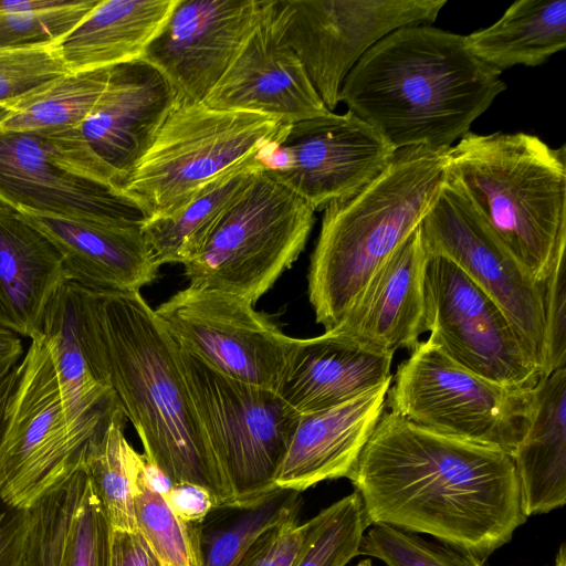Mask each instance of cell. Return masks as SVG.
Masks as SVG:
<instances>
[{"mask_svg":"<svg viewBox=\"0 0 566 566\" xmlns=\"http://www.w3.org/2000/svg\"><path fill=\"white\" fill-rule=\"evenodd\" d=\"M177 103L167 80L138 59L111 67L103 94L77 130L122 182L149 149Z\"/></svg>","mask_w":566,"mask_h":566,"instance_id":"ffe728a7","label":"cell"},{"mask_svg":"<svg viewBox=\"0 0 566 566\" xmlns=\"http://www.w3.org/2000/svg\"><path fill=\"white\" fill-rule=\"evenodd\" d=\"M306 522L290 517L260 536L238 566H291L298 554L305 534Z\"/></svg>","mask_w":566,"mask_h":566,"instance_id":"60d3db41","label":"cell"},{"mask_svg":"<svg viewBox=\"0 0 566 566\" xmlns=\"http://www.w3.org/2000/svg\"><path fill=\"white\" fill-rule=\"evenodd\" d=\"M65 280L54 244L20 211L0 202V324L40 339L46 306Z\"/></svg>","mask_w":566,"mask_h":566,"instance_id":"484cf974","label":"cell"},{"mask_svg":"<svg viewBox=\"0 0 566 566\" xmlns=\"http://www.w3.org/2000/svg\"><path fill=\"white\" fill-rule=\"evenodd\" d=\"M465 35L430 24L399 28L374 44L345 77L339 102L395 150L451 148L506 90Z\"/></svg>","mask_w":566,"mask_h":566,"instance_id":"7a4b0ae2","label":"cell"},{"mask_svg":"<svg viewBox=\"0 0 566 566\" xmlns=\"http://www.w3.org/2000/svg\"><path fill=\"white\" fill-rule=\"evenodd\" d=\"M532 397L533 389L509 388L464 369L427 339L399 365L386 402L420 427L512 457Z\"/></svg>","mask_w":566,"mask_h":566,"instance_id":"30bf717a","label":"cell"},{"mask_svg":"<svg viewBox=\"0 0 566 566\" xmlns=\"http://www.w3.org/2000/svg\"><path fill=\"white\" fill-rule=\"evenodd\" d=\"M172 512L185 523L201 522L216 507L211 493L205 488L188 483H174L164 497Z\"/></svg>","mask_w":566,"mask_h":566,"instance_id":"b9f144b4","label":"cell"},{"mask_svg":"<svg viewBox=\"0 0 566 566\" xmlns=\"http://www.w3.org/2000/svg\"><path fill=\"white\" fill-rule=\"evenodd\" d=\"M419 228L429 256L451 260L503 310L543 377V282L535 281L500 243L448 172Z\"/></svg>","mask_w":566,"mask_h":566,"instance_id":"5bb4252c","label":"cell"},{"mask_svg":"<svg viewBox=\"0 0 566 566\" xmlns=\"http://www.w3.org/2000/svg\"><path fill=\"white\" fill-rule=\"evenodd\" d=\"M469 49L503 72L537 66L566 48V0H518L493 24L465 35Z\"/></svg>","mask_w":566,"mask_h":566,"instance_id":"f546056e","label":"cell"},{"mask_svg":"<svg viewBox=\"0 0 566 566\" xmlns=\"http://www.w3.org/2000/svg\"><path fill=\"white\" fill-rule=\"evenodd\" d=\"M111 67L67 72L13 106L2 132L54 134L78 128L103 94Z\"/></svg>","mask_w":566,"mask_h":566,"instance_id":"d6a6232c","label":"cell"},{"mask_svg":"<svg viewBox=\"0 0 566 566\" xmlns=\"http://www.w3.org/2000/svg\"><path fill=\"white\" fill-rule=\"evenodd\" d=\"M395 153L350 111L329 112L292 124L263 159V171L321 211L373 181Z\"/></svg>","mask_w":566,"mask_h":566,"instance_id":"2e32d148","label":"cell"},{"mask_svg":"<svg viewBox=\"0 0 566 566\" xmlns=\"http://www.w3.org/2000/svg\"><path fill=\"white\" fill-rule=\"evenodd\" d=\"M356 566H373L371 560L369 558L360 560Z\"/></svg>","mask_w":566,"mask_h":566,"instance_id":"c3c4849f","label":"cell"},{"mask_svg":"<svg viewBox=\"0 0 566 566\" xmlns=\"http://www.w3.org/2000/svg\"><path fill=\"white\" fill-rule=\"evenodd\" d=\"M306 525L302 547L291 566H345L359 555L369 527L357 492L322 510Z\"/></svg>","mask_w":566,"mask_h":566,"instance_id":"e575fe53","label":"cell"},{"mask_svg":"<svg viewBox=\"0 0 566 566\" xmlns=\"http://www.w3.org/2000/svg\"><path fill=\"white\" fill-rule=\"evenodd\" d=\"M0 202L69 220L117 226L147 220L122 191L90 178L57 134L0 130Z\"/></svg>","mask_w":566,"mask_h":566,"instance_id":"9a60e30c","label":"cell"},{"mask_svg":"<svg viewBox=\"0 0 566 566\" xmlns=\"http://www.w3.org/2000/svg\"><path fill=\"white\" fill-rule=\"evenodd\" d=\"M126 419L119 405L90 441L84 468L113 530L137 531L135 479L145 457L125 438Z\"/></svg>","mask_w":566,"mask_h":566,"instance_id":"1f68e13d","label":"cell"},{"mask_svg":"<svg viewBox=\"0 0 566 566\" xmlns=\"http://www.w3.org/2000/svg\"><path fill=\"white\" fill-rule=\"evenodd\" d=\"M42 339L70 418L77 424L105 422L119 402L109 384L96 291L65 280L46 306Z\"/></svg>","mask_w":566,"mask_h":566,"instance_id":"d6986e66","label":"cell"},{"mask_svg":"<svg viewBox=\"0 0 566 566\" xmlns=\"http://www.w3.org/2000/svg\"><path fill=\"white\" fill-rule=\"evenodd\" d=\"M359 555L387 566H482L470 554L446 544L427 542L415 533L376 524L364 533Z\"/></svg>","mask_w":566,"mask_h":566,"instance_id":"8d00e7d4","label":"cell"},{"mask_svg":"<svg viewBox=\"0 0 566 566\" xmlns=\"http://www.w3.org/2000/svg\"><path fill=\"white\" fill-rule=\"evenodd\" d=\"M266 156L251 158L205 185L175 213L148 219L142 231L156 262L187 264L202 250L209 235L264 167Z\"/></svg>","mask_w":566,"mask_h":566,"instance_id":"f1b7e54d","label":"cell"},{"mask_svg":"<svg viewBox=\"0 0 566 566\" xmlns=\"http://www.w3.org/2000/svg\"><path fill=\"white\" fill-rule=\"evenodd\" d=\"M145 460L135 479L137 528L166 566H197L190 526L148 486L143 475Z\"/></svg>","mask_w":566,"mask_h":566,"instance_id":"d590c367","label":"cell"},{"mask_svg":"<svg viewBox=\"0 0 566 566\" xmlns=\"http://www.w3.org/2000/svg\"><path fill=\"white\" fill-rule=\"evenodd\" d=\"M429 254L420 228L373 274L329 332L359 346L394 355L410 350L423 329V284Z\"/></svg>","mask_w":566,"mask_h":566,"instance_id":"44dd1931","label":"cell"},{"mask_svg":"<svg viewBox=\"0 0 566 566\" xmlns=\"http://www.w3.org/2000/svg\"><path fill=\"white\" fill-rule=\"evenodd\" d=\"M315 211L263 169L185 264L191 284L255 304L298 259Z\"/></svg>","mask_w":566,"mask_h":566,"instance_id":"52a82bcc","label":"cell"},{"mask_svg":"<svg viewBox=\"0 0 566 566\" xmlns=\"http://www.w3.org/2000/svg\"><path fill=\"white\" fill-rule=\"evenodd\" d=\"M11 108L6 106H0V124L2 120L7 117V115L10 113Z\"/></svg>","mask_w":566,"mask_h":566,"instance_id":"7dc6e473","label":"cell"},{"mask_svg":"<svg viewBox=\"0 0 566 566\" xmlns=\"http://www.w3.org/2000/svg\"><path fill=\"white\" fill-rule=\"evenodd\" d=\"M99 0H0V51L54 45Z\"/></svg>","mask_w":566,"mask_h":566,"instance_id":"836d02e7","label":"cell"},{"mask_svg":"<svg viewBox=\"0 0 566 566\" xmlns=\"http://www.w3.org/2000/svg\"><path fill=\"white\" fill-rule=\"evenodd\" d=\"M290 126L254 113L177 103L118 190L147 220L170 216L222 172L268 156Z\"/></svg>","mask_w":566,"mask_h":566,"instance_id":"8992f818","label":"cell"},{"mask_svg":"<svg viewBox=\"0 0 566 566\" xmlns=\"http://www.w3.org/2000/svg\"><path fill=\"white\" fill-rule=\"evenodd\" d=\"M368 525L429 534L483 564L526 516L510 454L384 411L346 476Z\"/></svg>","mask_w":566,"mask_h":566,"instance_id":"6da1fadb","label":"cell"},{"mask_svg":"<svg viewBox=\"0 0 566 566\" xmlns=\"http://www.w3.org/2000/svg\"><path fill=\"white\" fill-rule=\"evenodd\" d=\"M391 380L342 405L300 413L275 488L302 492L346 478L385 411Z\"/></svg>","mask_w":566,"mask_h":566,"instance_id":"7402d4cb","label":"cell"},{"mask_svg":"<svg viewBox=\"0 0 566 566\" xmlns=\"http://www.w3.org/2000/svg\"><path fill=\"white\" fill-rule=\"evenodd\" d=\"M28 511L24 566H111L113 527L84 467Z\"/></svg>","mask_w":566,"mask_h":566,"instance_id":"cb8c5ba5","label":"cell"},{"mask_svg":"<svg viewBox=\"0 0 566 566\" xmlns=\"http://www.w3.org/2000/svg\"><path fill=\"white\" fill-rule=\"evenodd\" d=\"M22 213V212H21ZM60 252L66 280L101 292H140L159 264L142 224L117 226L22 213Z\"/></svg>","mask_w":566,"mask_h":566,"instance_id":"603a6c76","label":"cell"},{"mask_svg":"<svg viewBox=\"0 0 566 566\" xmlns=\"http://www.w3.org/2000/svg\"><path fill=\"white\" fill-rule=\"evenodd\" d=\"M155 312L179 346L212 368L279 392L295 338L247 300L189 283Z\"/></svg>","mask_w":566,"mask_h":566,"instance_id":"4fadbf2b","label":"cell"},{"mask_svg":"<svg viewBox=\"0 0 566 566\" xmlns=\"http://www.w3.org/2000/svg\"><path fill=\"white\" fill-rule=\"evenodd\" d=\"M67 72L53 45L0 51V106L12 108Z\"/></svg>","mask_w":566,"mask_h":566,"instance_id":"74e56055","label":"cell"},{"mask_svg":"<svg viewBox=\"0 0 566 566\" xmlns=\"http://www.w3.org/2000/svg\"><path fill=\"white\" fill-rule=\"evenodd\" d=\"M178 0H99L53 48L69 72L142 59Z\"/></svg>","mask_w":566,"mask_h":566,"instance_id":"83f0119b","label":"cell"},{"mask_svg":"<svg viewBox=\"0 0 566 566\" xmlns=\"http://www.w3.org/2000/svg\"><path fill=\"white\" fill-rule=\"evenodd\" d=\"M179 359L200 423L235 501L276 489L275 476L300 413L277 391L229 377L181 346Z\"/></svg>","mask_w":566,"mask_h":566,"instance_id":"9c48e42d","label":"cell"},{"mask_svg":"<svg viewBox=\"0 0 566 566\" xmlns=\"http://www.w3.org/2000/svg\"><path fill=\"white\" fill-rule=\"evenodd\" d=\"M111 387L146 460L172 483L200 485L216 506L235 501L200 423L179 346L140 292L96 291Z\"/></svg>","mask_w":566,"mask_h":566,"instance_id":"3957f363","label":"cell"},{"mask_svg":"<svg viewBox=\"0 0 566 566\" xmlns=\"http://www.w3.org/2000/svg\"><path fill=\"white\" fill-rule=\"evenodd\" d=\"M449 149H398L373 181L323 210L307 282L315 319L325 331L420 224L446 179Z\"/></svg>","mask_w":566,"mask_h":566,"instance_id":"277c9868","label":"cell"},{"mask_svg":"<svg viewBox=\"0 0 566 566\" xmlns=\"http://www.w3.org/2000/svg\"><path fill=\"white\" fill-rule=\"evenodd\" d=\"M392 356L329 331L295 338L279 394L298 413L332 408L392 379Z\"/></svg>","mask_w":566,"mask_h":566,"instance_id":"d4e9b609","label":"cell"},{"mask_svg":"<svg viewBox=\"0 0 566 566\" xmlns=\"http://www.w3.org/2000/svg\"><path fill=\"white\" fill-rule=\"evenodd\" d=\"M15 367L0 378V440L6 408L17 381ZM29 511L8 505L0 496V566H24Z\"/></svg>","mask_w":566,"mask_h":566,"instance_id":"ab89813d","label":"cell"},{"mask_svg":"<svg viewBox=\"0 0 566 566\" xmlns=\"http://www.w3.org/2000/svg\"><path fill=\"white\" fill-rule=\"evenodd\" d=\"M301 492L276 488L258 497L213 507L189 524L197 566H238L265 532L298 516Z\"/></svg>","mask_w":566,"mask_h":566,"instance_id":"4dcf8cb0","label":"cell"},{"mask_svg":"<svg viewBox=\"0 0 566 566\" xmlns=\"http://www.w3.org/2000/svg\"><path fill=\"white\" fill-rule=\"evenodd\" d=\"M22 353L23 346L19 335L0 324V378L19 366Z\"/></svg>","mask_w":566,"mask_h":566,"instance_id":"ee69618b","label":"cell"},{"mask_svg":"<svg viewBox=\"0 0 566 566\" xmlns=\"http://www.w3.org/2000/svg\"><path fill=\"white\" fill-rule=\"evenodd\" d=\"M447 0H273L285 42L328 111L358 60L390 32L432 23Z\"/></svg>","mask_w":566,"mask_h":566,"instance_id":"7c38bea8","label":"cell"},{"mask_svg":"<svg viewBox=\"0 0 566 566\" xmlns=\"http://www.w3.org/2000/svg\"><path fill=\"white\" fill-rule=\"evenodd\" d=\"M423 298L428 339L455 364L509 388L536 387L542 371L518 331L451 260L429 256Z\"/></svg>","mask_w":566,"mask_h":566,"instance_id":"8fae6325","label":"cell"},{"mask_svg":"<svg viewBox=\"0 0 566 566\" xmlns=\"http://www.w3.org/2000/svg\"><path fill=\"white\" fill-rule=\"evenodd\" d=\"M545 329L544 376L566 367V266L565 256L556 261L543 281Z\"/></svg>","mask_w":566,"mask_h":566,"instance_id":"f35d334b","label":"cell"},{"mask_svg":"<svg viewBox=\"0 0 566 566\" xmlns=\"http://www.w3.org/2000/svg\"><path fill=\"white\" fill-rule=\"evenodd\" d=\"M111 566H166L137 531H117L112 533Z\"/></svg>","mask_w":566,"mask_h":566,"instance_id":"7bdbcfd3","label":"cell"},{"mask_svg":"<svg viewBox=\"0 0 566 566\" xmlns=\"http://www.w3.org/2000/svg\"><path fill=\"white\" fill-rule=\"evenodd\" d=\"M202 103L219 111L264 115L283 125L331 112L285 42L273 0H262L251 34Z\"/></svg>","mask_w":566,"mask_h":566,"instance_id":"ac0fdd59","label":"cell"},{"mask_svg":"<svg viewBox=\"0 0 566 566\" xmlns=\"http://www.w3.org/2000/svg\"><path fill=\"white\" fill-rule=\"evenodd\" d=\"M143 475L148 486L153 491L160 494L163 497H165L168 494V492L174 485L172 481L168 478V475L165 472H163L156 465L149 463L147 460H145L143 467Z\"/></svg>","mask_w":566,"mask_h":566,"instance_id":"f6af8a7d","label":"cell"},{"mask_svg":"<svg viewBox=\"0 0 566 566\" xmlns=\"http://www.w3.org/2000/svg\"><path fill=\"white\" fill-rule=\"evenodd\" d=\"M555 566H566V554H565V545L562 544L558 554L556 556Z\"/></svg>","mask_w":566,"mask_h":566,"instance_id":"bcb514c9","label":"cell"},{"mask_svg":"<svg viewBox=\"0 0 566 566\" xmlns=\"http://www.w3.org/2000/svg\"><path fill=\"white\" fill-rule=\"evenodd\" d=\"M17 374L0 440V496L28 510L84 467L90 441L109 418L101 424L70 418L42 337L31 340Z\"/></svg>","mask_w":566,"mask_h":566,"instance_id":"ba28073f","label":"cell"},{"mask_svg":"<svg viewBox=\"0 0 566 566\" xmlns=\"http://www.w3.org/2000/svg\"><path fill=\"white\" fill-rule=\"evenodd\" d=\"M447 172L507 252L543 282L565 256V145L469 132L449 149Z\"/></svg>","mask_w":566,"mask_h":566,"instance_id":"5b68a950","label":"cell"},{"mask_svg":"<svg viewBox=\"0 0 566 566\" xmlns=\"http://www.w3.org/2000/svg\"><path fill=\"white\" fill-rule=\"evenodd\" d=\"M524 515L547 513L566 502V367L533 389L525 431L512 454Z\"/></svg>","mask_w":566,"mask_h":566,"instance_id":"4316f807","label":"cell"},{"mask_svg":"<svg viewBox=\"0 0 566 566\" xmlns=\"http://www.w3.org/2000/svg\"><path fill=\"white\" fill-rule=\"evenodd\" d=\"M262 0H178L142 60L180 104L202 103L255 27Z\"/></svg>","mask_w":566,"mask_h":566,"instance_id":"e0dca14e","label":"cell"}]
</instances>
